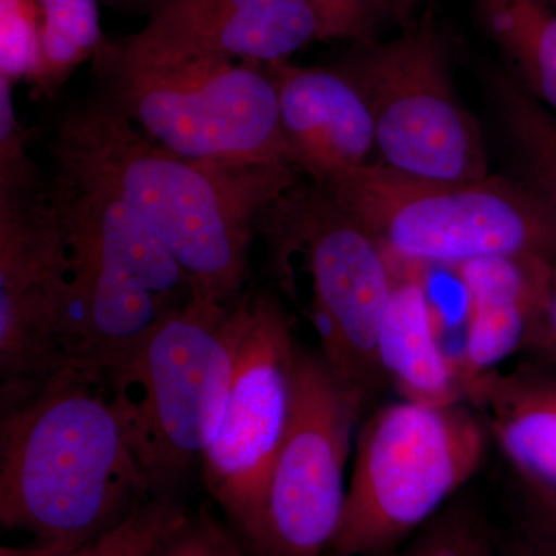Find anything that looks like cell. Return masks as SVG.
<instances>
[{"label": "cell", "mask_w": 556, "mask_h": 556, "mask_svg": "<svg viewBox=\"0 0 556 556\" xmlns=\"http://www.w3.org/2000/svg\"><path fill=\"white\" fill-rule=\"evenodd\" d=\"M49 150L54 167L115 193L159 233L193 294L232 305L244 294L260 219L302 172L225 166L170 152L94 93L62 109Z\"/></svg>", "instance_id": "cell-1"}, {"label": "cell", "mask_w": 556, "mask_h": 556, "mask_svg": "<svg viewBox=\"0 0 556 556\" xmlns=\"http://www.w3.org/2000/svg\"><path fill=\"white\" fill-rule=\"evenodd\" d=\"M0 407L5 529L79 547L152 500L101 379L67 368Z\"/></svg>", "instance_id": "cell-2"}, {"label": "cell", "mask_w": 556, "mask_h": 556, "mask_svg": "<svg viewBox=\"0 0 556 556\" xmlns=\"http://www.w3.org/2000/svg\"><path fill=\"white\" fill-rule=\"evenodd\" d=\"M236 303L193 294L105 380L152 497L177 496L214 441L232 378Z\"/></svg>", "instance_id": "cell-3"}, {"label": "cell", "mask_w": 556, "mask_h": 556, "mask_svg": "<svg viewBox=\"0 0 556 556\" xmlns=\"http://www.w3.org/2000/svg\"><path fill=\"white\" fill-rule=\"evenodd\" d=\"M327 190L394 262L457 266L496 255L556 262V218L529 185L416 177L371 161Z\"/></svg>", "instance_id": "cell-4"}, {"label": "cell", "mask_w": 556, "mask_h": 556, "mask_svg": "<svg viewBox=\"0 0 556 556\" xmlns=\"http://www.w3.org/2000/svg\"><path fill=\"white\" fill-rule=\"evenodd\" d=\"M91 67L94 93L179 156L295 167L265 64L142 58L108 39Z\"/></svg>", "instance_id": "cell-5"}, {"label": "cell", "mask_w": 556, "mask_h": 556, "mask_svg": "<svg viewBox=\"0 0 556 556\" xmlns=\"http://www.w3.org/2000/svg\"><path fill=\"white\" fill-rule=\"evenodd\" d=\"M484 419L466 402H393L358 431L345 507L331 551L380 556L437 517L477 473Z\"/></svg>", "instance_id": "cell-6"}, {"label": "cell", "mask_w": 556, "mask_h": 556, "mask_svg": "<svg viewBox=\"0 0 556 556\" xmlns=\"http://www.w3.org/2000/svg\"><path fill=\"white\" fill-rule=\"evenodd\" d=\"M274 258L298 257L308 278V316L318 354L367 407L388 386L378 342L397 265L320 186L298 182L263 215Z\"/></svg>", "instance_id": "cell-7"}, {"label": "cell", "mask_w": 556, "mask_h": 556, "mask_svg": "<svg viewBox=\"0 0 556 556\" xmlns=\"http://www.w3.org/2000/svg\"><path fill=\"white\" fill-rule=\"evenodd\" d=\"M233 313L232 378L201 471L208 495L249 551L291 419L299 345L273 292H244Z\"/></svg>", "instance_id": "cell-8"}, {"label": "cell", "mask_w": 556, "mask_h": 556, "mask_svg": "<svg viewBox=\"0 0 556 556\" xmlns=\"http://www.w3.org/2000/svg\"><path fill=\"white\" fill-rule=\"evenodd\" d=\"M358 46L338 67L368 102L380 163L424 178L486 177L481 127L456 94L430 17L390 42Z\"/></svg>", "instance_id": "cell-9"}, {"label": "cell", "mask_w": 556, "mask_h": 556, "mask_svg": "<svg viewBox=\"0 0 556 556\" xmlns=\"http://www.w3.org/2000/svg\"><path fill=\"white\" fill-rule=\"evenodd\" d=\"M362 412L361 402L340 386L320 354L299 346L291 419L249 556H324L331 551Z\"/></svg>", "instance_id": "cell-10"}, {"label": "cell", "mask_w": 556, "mask_h": 556, "mask_svg": "<svg viewBox=\"0 0 556 556\" xmlns=\"http://www.w3.org/2000/svg\"><path fill=\"white\" fill-rule=\"evenodd\" d=\"M68 302L70 257L49 181L0 188V397L70 368Z\"/></svg>", "instance_id": "cell-11"}, {"label": "cell", "mask_w": 556, "mask_h": 556, "mask_svg": "<svg viewBox=\"0 0 556 556\" xmlns=\"http://www.w3.org/2000/svg\"><path fill=\"white\" fill-rule=\"evenodd\" d=\"M113 40L156 60L270 64L320 40V25L305 0H166L141 30Z\"/></svg>", "instance_id": "cell-12"}, {"label": "cell", "mask_w": 556, "mask_h": 556, "mask_svg": "<svg viewBox=\"0 0 556 556\" xmlns=\"http://www.w3.org/2000/svg\"><path fill=\"white\" fill-rule=\"evenodd\" d=\"M295 167L317 186L371 163L376 129L364 94L339 67L265 64Z\"/></svg>", "instance_id": "cell-13"}, {"label": "cell", "mask_w": 556, "mask_h": 556, "mask_svg": "<svg viewBox=\"0 0 556 556\" xmlns=\"http://www.w3.org/2000/svg\"><path fill=\"white\" fill-rule=\"evenodd\" d=\"M49 197L65 241L86 244L115 260L170 309L193 298L192 281L159 233L115 193L54 167Z\"/></svg>", "instance_id": "cell-14"}, {"label": "cell", "mask_w": 556, "mask_h": 556, "mask_svg": "<svg viewBox=\"0 0 556 556\" xmlns=\"http://www.w3.org/2000/svg\"><path fill=\"white\" fill-rule=\"evenodd\" d=\"M554 263L530 255H496L457 266L468 300V327L457 372L471 380L525 348L546 306Z\"/></svg>", "instance_id": "cell-15"}, {"label": "cell", "mask_w": 556, "mask_h": 556, "mask_svg": "<svg viewBox=\"0 0 556 556\" xmlns=\"http://www.w3.org/2000/svg\"><path fill=\"white\" fill-rule=\"evenodd\" d=\"M464 396L515 473L556 489V375L540 368L493 369L471 380Z\"/></svg>", "instance_id": "cell-16"}, {"label": "cell", "mask_w": 556, "mask_h": 556, "mask_svg": "<svg viewBox=\"0 0 556 556\" xmlns=\"http://www.w3.org/2000/svg\"><path fill=\"white\" fill-rule=\"evenodd\" d=\"M378 353L388 386L405 401L428 405L463 401V382L456 364L438 342L424 281L415 274H402L399 265L380 327Z\"/></svg>", "instance_id": "cell-17"}, {"label": "cell", "mask_w": 556, "mask_h": 556, "mask_svg": "<svg viewBox=\"0 0 556 556\" xmlns=\"http://www.w3.org/2000/svg\"><path fill=\"white\" fill-rule=\"evenodd\" d=\"M479 22L515 80L556 116V3L554 0H473Z\"/></svg>", "instance_id": "cell-18"}, {"label": "cell", "mask_w": 556, "mask_h": 556, "mask_svg": "<svg viewBox=\"0 0 556 556\" xmlns=\"http://www.w3.org/2000/svg\"><path fill=\"white\" fill-rule=\"evenodd\" d=\"M39 7V56L28 83L30 97H56L73 73L91 62L104 47L101 0H36Z\"/></svg>", "instance_id": "cell-19"}, {"label": "cell", "mask_w": 556, "mask_h": 556, "mask_svg": "<svg viewBox=\"0 0 556 556\" xmlns=\"http://www.w3.org/2000/svg\"><path fill=\"white\" fill-rule=\"evenodd\" d=\"M495 90L508 137L529 174V186L556 218V116L515 79L500 76Z\"/></svg>", "instance_id": "cell-20"}, {"label": "cell", "mask_w": 556, "mask_h": 556, "mask_svg": "<svg viewBox=\"0 0 556 556\" xmlns=\"http://www.w3.org/2000/svg\"><path fill=\"white\" fill-rule=\"evenodd\" d=\"M190 515L178 496L152 497L121 525L62 556H155Z\"/></svg>", "instance_id": "cell-21"}, {"label": "cell", "mask_w": 556, "mask_h": 556, "mask_svg": "<svg viewBox=\"0 0 556 556\" xmlns=\"http://www.w3.org/2000/svg\"><path fill=\"white\" fill-rule=\"evenodd\" d=\"M380 556H501L477 504L460 497L427 522L402 546Z\"/></svg>", "instance_id": "cell-22"}, {"label": "cell", "mask_w": 556, "mask_h": 556, "mask_svg": "<svg viewBox=\"0 0 556 556\" xmlns=\"http://www.w3.org/2000/svg\"><path fill=\"white\" fill-rule=\"evenodd\" d=\"M40 16L36 0H0V78L30 83L39 56Z\"/></svg>", "instance_id": "cell-23"}, {"label": "cell", "mask_w": 556, "mask_h": 556, "mask_svg": "<svg viewBox=\"0 0 556 556\" xmlns=\"http://www.w3.org/2000/svg\"><path fill=\"white\" fill-rule=\"evenodd\" d=\"M317 16L320 40L372 42L378 24L388 13L383 0H305Z\"/></svg>", "instance_id": "cell-24"}, {"label": "cell", "mask_w": 556, "mask_h": 556, "mask_svg": "<svg viewBox=\"0 0 556 556\" xmlns=\"http://www.w3.org/2000/svg\"><path fill=\"white\" fill-rule=\"evenodd\" d=\"M155 556H249L232 527L201 508L169 538Z\"/></svg>", "instance_id": "cell-25"}, {"label": "cell", "mask_w": 556, "mask_h": 556, "mask_svg": "<svg viewBox=\"0 0 556 556\" xmlns=\"http://www.w3.org/2000/svg\"><path fill=\"white\" fill-rule=\"evenodd\" d=\"M517 475V532L556 556V489Z\"/></svg>", "instance_id": "cell-26"}, {"label": "cell", "mask_w": 556, "mask_h": 556, "mask_svg": "<svg viewBox=\"0 0 556 556\" xmlns=\"http://www.w3.org/2000/svg\"><path fill=\"white\" fill-rule=\"evenodd\" d=\"M522 350L547 367H556V262L552 265L546 306L538 317Z\"/></svg>", "instance_id": "cell-27"}, {"label": "cell", "mask_w": 556, "mask_h": 556, "mask_svg": "<svg viewBox=\"0 0 556 556\" xmlns=\"http://www.w3.org/2000/svg\"><path fill=\"white\" fill-rule=\"evenodd\" d=\"M76 547L61 546V544H43L31 541L27 546H2L0 556H62Z\"/></svg>", "instance_id": "cell-28"}, {"label": "cell", "mask_w": 556, "mask_h": 556, "mask_svg": "<svg viewBox=\"0 0 556 556\" xmlns=\"http://www.w3.org/2000/svg\"><path fill=\"white\" fill-rule=\"evenodd\" d=\"M501 556H554L548 554L532 541L527 540L521 533L515 532L508 538L504 546H501Z\"/></svg>", "instance_id": "cell-29"}, {"label": "cell", "mask_w": 556, "mask_h": 556, "mask_svg": "<svg viewBox=\"0 0 556 556\" xmlns=\"http://www.w3.org/2000/svg\"><path fill=\"white\" fill-rule=\"evenodd\" d=\"M166 0H101L102 5L110 10L126 14H144L149 16L153 10L159 9Z\"/></svg>", "instance_id": "cell-30"}, {"label": "cell", "mask_w": 556, "mask_h": 556, "mask_svg": "<svg viewBox=\"0 0 556 556\" xmlns=\"http://www.w3.org/2000/svg\"><path fill=\"white\" fill-rule=\"evenodd\" d=\"M383 3H386L388 13L404 17L413 9L416 0H383Z\"/></svg>", "instance_id": "cell-31"}, {"label": "cell", "mask_w": 556, "mask_h": 556, "mask_svg": "<svg viewBox=\"0 0 556 556\" xmlns=\"http://www.w3.org/2000/svg\"><path fill=\"white\" fill-rule=\"evenodd\" d=\"M324 556H343V555H339V554H336V552L329 551L328 554H325Z\"/></svg>", "instance_id": "cell-32"}]
</instances>
